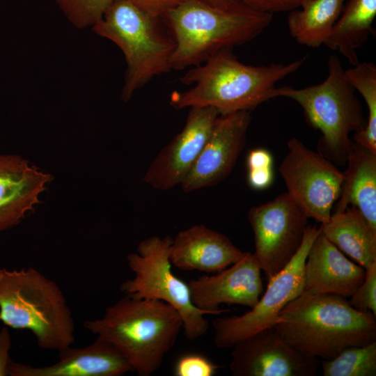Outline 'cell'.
<instances>
[{
    "label": "cell",
    "instance_id": "cb8c5ba5",
    "mask_svg": "<svg viewBox=\"0 0 376 376\" xmlns=\"http://www.w3.org/2000/svg\"><path fill=\"white\" fill-rule=\"evenodd\" d=\"M346 81L363 97L368 109L365 127L354 133V143L376 153V65L359 62L344 70Z\"/></svg>",
    "mask_w": 376,
    "mask_h": 376
},
{
    "label": "cell",
    "instance_id": "ba28073f",
    "mask_svg": "<svg viewBox=\"0 0 376 376\" xmlns=\"http://www.w3.org/2000/svg\"><path fill=\"white\" fill-rule=\"evenodd\" d=\"M170 236H152L141 241L136 253L127 256L134 276L120 287L125 295L137 299H157L175 308L183 322L185 338L194 341L204 336L209 328L207 313L192 303L188 284L172 272Z\"/></svg>",
    "mask_w": 376,
    "mask_h": 376
},
{
    "label": "cell",
    "instance_id": "7a4b0ae2",
    "mask_svg": "<svg viewBox=\"0 0 376 376\" xmlns=\"http://www.w3.org/2000/svg\"><path fill=\"white\" fill-rule=\"evenodd\" d=\"M375 318L355 309L346 297L303 291L281 310L274 327L300 352L329 360L375 341Z\"/></svg>",
    "mask_w": 376,
    "mask_h": 376
},
{
    "label": "cell",
    "instance_id": "9c48e42d",
    "mask_svg": "<svg viewBox=\"0 0 376 376\" xmlns=\"http://www.w3.org/2000/svg\"><path fill=\"white\" fill-rule=\"evenodd\" d=\"M320 232L308 225L301 244L289 263L267 281L256 304L242 315L217 318L212 322L213 341L221 349L232 348L258 331L274 326L281 310L304 288V268L308 250Z\"/></svg>",
    "mask_w": 376,
    "mask_h": 376
},
{
    "label": "cell",
    "instance_id": "d6a6232c",
    "mask_svg": "<svg viewBox=\"0 0 376 376\" xmlns=\"http://www.w3.org/2000/svg\"><path fill=\"white\" fill-rule=\"evenodd\" d=\"M11 347V338L8 327L4 326L0 330V376L8 375V367L11 360L9 352Z\"/></svg>",
    "mask_w": 376,
    "mask_h": 376
},
{
    "label": "cell",
    "instance_id": "d4e9b609",
    "mask_svg": "<svg viewBox=\"0 0 376 376\" xmlns=\"http://www.w3.org/2000/svg\"><path fill=\"white\" fill-rule=\"evenodd\" d=\"M324 376H375L376 340L349 347L337 357L322 361Z\"/></svg>",
    "mask_w": 376,
    "mask_h": 376
},
{
    "label": "cell",
    "instance_id": "6da1fadb",
    "mask_svg": "<svg viewBox=\"0 0 376 376\" xmlns=\"http://www.w3.org/2000/svg\"><path fill=\"white\" fill-rule=\"evenodd\" d=\"M304 60L251 65L238 61L232 48L224 49L187 71L180 81L193 86L173 92L169 103L175 109L212 107L221 115L250 111L276 97V83L297 71Z\"/></svg>",
    "mask_w": 376,
    "mask_h": 376
},
{
    "label": "cell",
    "instance_id": "30bf717a",
    "mask_svg": "<svg viewBox=\"0 0 376 376\" xmlns=\"http://www.w3.org/2000/svg\"><path fill=\"white\" fill-rule=\"evenodd\" d=\"M308 219L287 192L249 210L248 220L254 235L253 255L267 281L289 263L299 249Z\"/></svg>",
    "mask_w": 376,
    "mask_h": 376
},
{
    "label": "cell",
    "instance_id": "7c38bea8",
    "mask_svg": "<svg viewBox=\"0 0 376 376\" xmlns=\"http://www.w3.org/2000/svg\"><path fill=\"white\" fill-rule=\"evenodd\" d=\"M229 369L233 376H314L319 359L287 343L274 326L242 340L233 347Z\"/></svg>",
    "mask_w": 376,
    "mask_h": 376
},
{
    "label": "cell",
    "instance_id": "2e32d148",
    "mask_svg": "<svg viewBox=\"0 0 376 376\" xmlns=\"http://www.w3.org/2000/svg\"><path fill=\"white\" fill-rule=\"evenodd\" d=\"M52 175L19 155L0 154V233L33 211Z\"/></svg>",
    "mask_w": 376,
    "mask_h": 376
},
{
    "label": "cell",
    "instance_id": "3957f363",
    "mask_svg": "<svg viewBox=\"0 0 376 376\" xmlns=\"http://www.w3.org/2000/svg\"><path fill=\"white\" fill-rule=\"evenodd\" d=\"M86 329L115 347L139 376H150L162 366L183 328L178 311L157 299L125 295L106 308Z\"/></svg>",
    "mask_w": 376,
    "mask_h": 376
},
{
    "label": "cell",
    "instance_id": "836d02e7",
    "mask_svg": "<svg viewBox=\"0 0 376 376\" xmlns=\"http://www.w3.org/2000/svg\"><path fill=\"white\" fill-rule=\"evenodd\" d=\"M210 6L219 8H229L242 3L241 0H200Z\"/></svg>",
    "mask_w": 376,
    "mask_h": 376
},
{
    "label": "cell",
    "instance_id": "83f0119b",
    "mask_svg": "<svg viewBox=\"0 0 376 376\" xmlns=\"http://www.w3.org/2000/svg\"><path fill=\"white\" fill-rule=\"evenodd\" d=\"M218 366L207 357L197 354L182 356L174 368L175 376H212Z\"/></svg>",
    "mask_w": 376,
    "mask_h": 376
},
{
    "label": "cell",
    "instance_id": "9a60e30c",
    "mask_svg": "<svg viewBox=\"0 0 376 376\" xmlns=\"http://www.w3.org/2000/svg\"><path fill=\"white\" fill-rule=\"evenodd\" d=\"M187 284L192 303L207 315L228 311L219 308L224 304L251 308L263 291L261 269L251 252H244L230 267L190 280Z\"/></svg>",
    "mask_w": 376,
    "mask_h": 376
},
{
    "label": "cell",
    "instance_id": "4dcf8cb0",
    "mask_svg": "<svg viewBox=\"0 0 376 376\" xmlns=\"http://www.w3.org/2000/svg\"><path fill=\"white\" fill-rule=\"evenodd\" d=\"M272 168L248 170L247 180L249 186L257 190L269 187L273 182Z\"/></svg>",
    "mask_w": 376,
    "mask_h": 376
},
{
    "label": "cell",
    "instance_id": "484cf974",
    "mask_svg": "<svg viewBox=\"0 0 376 376\" xmlns=\"http://www.w3.org/2000/svg\"><path fill=\"white\" fill-rule=\"evenodd\" d=\"M114 0H54L68 20L76 28L92 27Z\"/></svg>",
    "mask_w": 376,
    "mask_h": 376
},
{
    "label": "cell",
    "instance_id": "4316f807",
    "mask_svg": "<svg viewBox=\"0 0 376 376\" xmlns=\"http://www.w3.org/2000/svg\"><path fill=\"white\" fill-rule=\"evenodd\" d=\"M348 301L355 309L376 316V263L366 269L364 280Z\"/></svg>",
    "mask_w": 376,
    "mask_h": 376
},
{
    "label": "cell",
    "instance_id": "5bb4252c",
    "mask_svg": "<svg viewBox=\"0 0 376 376\" xmlns=\"http://www.w3.org/2000/svg\"><path fill=\"white\" fill-rule=\"evenodd\" d=\"M250 111L220 115L192 168L181 183L184 192L215 185L231 173L246 143Z\"/></svg>",
    "mask_w": 376,
    "mask_h": 376
},
{
    "label": "cell",
    "instance_id": "e0dca14e",
    "mask_svg": "<svg viewBox=\"0 0 376 376\" xmlns=\"http://www.w3.org/2000/svg\"><path fill=\"white\" fill-rule=\"evenodd\" d=\"M54 363L33 366L10 361L9 376H122L132 371L125 357L112 345L97 338L92 344L59 351Z\"/></svg>",
    "mask_w": 376,
    "mask_h": 376
},
{
    "label": "cell",
    "instance_id": "ffe728a7",
    "mask_svg": "<svg viewBox=\"0 0 376 376\" xmlns=\"http://www.w3.org/2000/svg\"><path fill=\"white\" fill-rule=\"evenodd\" d=\"M334 212L357 207L376 230V153L353 143Z\"/></svg>",
    "mask_w": 376,
    "mask_h": 376
},
{
    "label": "cell",
    "instance_id": "44dd1931",
    "mask_svg": "<svg viewBox=\"0 0 376 376\" xmlns=\"http://www.w3.org/2000/svg\"><path fill=\"white\" fill-rule=\"evenodd\" d=\"M320 230L340 251L365 269L376 263V230L357 207L350 206L331 213Z\"/></svg>",
    "mask_w": 376,
    "mask_h": 376
},
{
    "label": "cell",
    "instance_id": "7402d4cb",
    "mask_svg": "<svg viewBox=\"0 0 376 376\" xmlns=\"http://www.w3.org/2000/svg\"><path fill=\"white\" fill-rule=\"evenodd\" d=\"M347 3L324 45L344 56L352 65L357 64V49L373 32L376 0H347Z\"/></svg>",
    "mask_w": 376,
    "mask_h": 376
},
{
    "label": "cell",
    "instance_id": "1f68e13d",
    "mask_svg": "<svg viewBox=\"0 0 376 376\" xmlns=\"http://www.w3.org/2000/svg\"><path fill=\"white\" fill-rule=\"evenodd\" d=\"M246 164L248 170L272 168L273 157L267 150L255 148L249 152Z\"/></svg>",
    "mask_w": 376,
    "mask_h": 376
},
{
    "label": "cell",
    "instance_id": "f546056e",
    "mask_svg": "<svg viewBox=\"0 0 376 376\" xmlns=\"http://www.w3.org/2000/svg\"><path fill=\"white\" fill-rule=\"evenodd\" d=\"M155 16L162 17L185 0H125Z\"/></svg>",
    "mask_w": 376,
    "mask_h": 376
},
{
    "label": "cell",
    "instance_id": "8992f818",
    "mask_svg": "<svg viewBox=\"0 0 376 376\" xmlns=\"http://www.w3.org/2000/svg\"><path fill=\"white\" fill-rule=\"evenodd\" d=\"M160 17L125 0H114L91 29L122 51L126 70L121 97L127 102L155 77L172 70L175 42Z\"/></svg>",
    "mask_w": 376,
    "mask_h": 376
},
{
    "label": "cell",
    "instance_id": "4fadbf2b",
    "mask_svg": "<svg viewBox=\"0 0 376 376\" xmlns=\"http://www.w3.org/2000/svg\"><path fill=\"white\" fill-rule=\"evenodd\" d=\"M182 130L158 153L143 180L154 189L180 185L199 156L219 112L208 107L189 108Z\"/></svg>",
    "mask_w": 376,
    "mask_h": 376
},
{
    "label": "cell",
    "instance_id": "ac0fdd59",
    "mask_svg": "<svg viewBox=\"0 0 376 376\" xmlns=\"http://www.w3.org/2000/svg\"><path fill=\"white\" fill-rule=\"evenodd\" d=\"M365 276L366 269L349 260L320 230L304 263V291L348 298L362 283Z\"/></svg>",
    "mask_w": 376,
    "mask_h": 376
},
{
    "label": "cell",
    "instance_id": "5b68a950",
    "mask_svg": "<svg viewBox=\"0 0 376 376\" xmlns=\"http://www.w3.org/2000/svg\"><path fill=\"white\" fill-rule=\"evenodd\" d=\"M0 322L31 331L39 347L61 351L75 341V324L58 285L33 267L0 269Z\"/></svg>",
    "mask_w": 376,
    "mask_h": 376
},
{
    "label": "cell",
    "instance_id": "52a82bcc",
    "mask_svg": "<svg viewBox=\"0 0 376 376\" xmlns=\"http://www.w3.org/2000/svg\"><path fill=\"white\" fill-rule=\"evenodd\" d=\"M328 74L322 83L302 88L276 87L275 97H285L302 108L307 123L322 134L319 152L338 165L346 164L353 143L350 134L367 123L355 89L345 79L338 56L327 61Z\"/></svg>",
    "mask_w": 376,
    "mask_h": 376
},
{
    "label": "cell",
    "instance_id": "277c9868",
    "mask_svg": "<svg viewBox=\"0 0 376 376\" xmlns=\"http://www.w3.org/2000/svg\"><path fill=\"white\" fill-rule=\"evenodd\" d=\"M161 17L175 42L172 70H180L253 40L269 25L273 14L244 3L223 9L185 0Z\"/></svg>",
    "mask_w": 376,
    "mask_h": 376
},
{
    "label": "cell",
    "instance_id": "d6986e66",
    "mask_svg": "<svg viewBox=\"0 0 376 376\" xmlns=\"http://www.w3.org/2000/svg\"><path fill=\"white\" fill-rule=\"evenodd\" d=\"M244 254L225 235L198 224L180 231L172 239L169 258L172 265L181 270L217 273Z\"/></svg>",
    "mask_w": 376,
    "mask_h": 376
},
{
    "label": "cell",
    "instance_id": "603a6c76",
    "mask_svg": "<svg viewBox=\"0 0 376 376\" xmlns=\"http://www.w3.org/2000/svg\"><path fill=\"white\" fill-rule=\"evenodd\" d=\"M347 0H304L290 11L289 33L300 45L318 48L324 45Z\"/></svg>",
    "mask_w": 376,
    "mask_h": 376
},
{
    "label": "cell",
    "instance_id": "f1b7e54d",
    "mask_svg": "<svg viewBox=\"0 0 376 376\" xmlns=\"http://www.w3.org/2000/svg\"><path fill=\"white\" fill-rule=\"evenodd\" d=\"M242 3L258 11L273 14L298 8L304 0H241Z\"/></svg>",
    "mask_w": 376,
    "mask_h": 376
},
{
    "label": "cell",
    "instance_id": "8fae6325",
    "mask_svg": "<svg viewBox=\"0 0 376 376\" xmlns=\"http://www.w3.org/2000/svg\"><path fill=\"white\" fill-rule=\"evenodd\" d=\"M287 146L279 167L287 193L308 218L327 223L340 194L343 172L296 138L289 140Z\"/></svg>",
    "mask_w": 376,
    "mask_h": 376
}]
</instances>
